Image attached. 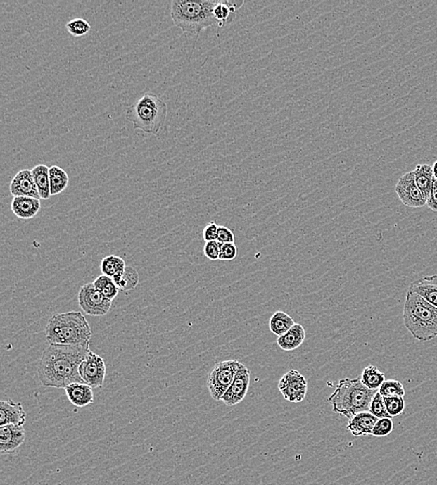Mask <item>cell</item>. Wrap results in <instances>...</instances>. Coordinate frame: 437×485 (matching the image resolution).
<instances>
[{
	"mask_svg": "<svg viewBox=\"0 0 437 485\" xmlns=\"http://www.w3.org/2000/svg\"><path fill=\"white\" fill-rule=\"evenodd\" d=\"M89 351L90 343L70 346L50 344L42 353L37 366L40 383L45 387L64 389L69 384L83 383L80 366Z\"/></svg>",
	"mask_w": 437,
	"mask_h": 485,
	"instance_id": "cell-1",
	"label": "cell"
},
{
	"mask_svg": "<svg viewBox=\"0 0 437 485\" xmlns=\"http://www.w3.org/2000/svg\"><path fill=\"white\" fill-rule=\"evenodd\" d=\"M378 390L367 389L361 377L339 380L335 391L329 398L333 412L352 419L358 413L369 412L370 403Z\"/></svg>",
	"mask_w": 437,
	"mask_h": 485,
	"instance_id": "cell-2",
	"label": "cell"
},
{
	"mask_svg": "<svg viewBox=\"0 0 437 485\" xmlns=\"http://www.w3.org/2000/svg\"><path fill=\"white\" fill-rule=\"evenodd\" d=\"M403 320L405 329L416 340L429 341L437 337V308L410 289L407 292Z\"/></svg>",
	"mask_w": 437,
	"mask_h": 485,
	"instance_id": "cell-3",
	"label": "cell"
},
{
	"mask_svg": "<svg viewBox=\"0 0 437 485\" xmlns=\"http://www.w3.org/2000/svg\"><path fill=\"white\" fill-rule=\"evenodd\" d=\"M50 344H84L90 343L91 329L82 312H67L53 315L45 328Z\"/></svg>",
	"mask_w": 437,
	"mask_h": 485,
	"instance_id": "cell-4",
	"label": "cell"
},
{
	"mask_svg": "<svg viewBox=\"0 0 437 485\" xmlns=\"http://www.w3.org/2000/svg\"><path fill=\"white\" fill-rule=\"evenodd\" d=\"M215 4L214 0H172V22L184 33L199 36L207 27H218L213 14Z\"/></svg>",
	"mask_w": 437,
	"mask_h": 485,
	"instance_id": "cell-5",
	"label": "cell"
},
{
	"mask_svg": "<svg viewBox=\"0 0 437 485\" xmlns=\"http://www.w3.org/2000/svg\"><path fill=\"white\" fill-rule=\"evenodd\" d=\"M167 118V105L160 97L152 93L144 94L126 111V119L134 129L158 136Z\"/></svg>",
	"mask_w": 437,
	"mask_h": 485,
	"instance_id": "cell-6",
	"label": "cell"
},
{
	"mask_svg": "<svg viewBox=\"0 0 437 485\" xmlns=\"http://www.w3.org/2000/svg\"><path fill=\"white\" fill-rule=\"evenodd\" d=\"M240 361L229 360L215 364L207 378V387L215 401H220L232 386L237 373Z\"/></svg>",
	"mask_w": 437,
	"mask_h": 485,
	"instance_id": "cell-7",
	"label": "cell"
},
{
	"mask_svg": "<svg viewBox=\"0 0 437 485\" xmlns=\"http://www.w3.org/2000/svg\"><path fill=\"white\" fill-rule=\"evenodd\" d=\"M79 304L82 311L91 317H103L110 311L112 301L105 297L93 283L85 284L80 289Z\"/></svg>",
	"mask_w": 437,
	"mask_h": 485,
	"instance_id": "cell-8",
	"label": "cell"
},
{
	"mask_svg": "<svg viewBox=\"0 0 437 485\" xmlns=\"http://www.w3.org/2000/svg\"><path fill=\"white\" fill-rule=\"evenodd\" d=\"M106 374L105 360L90 350L80 366V375L83 383L87 384L93 389H101L105 384Z\"/></svg>",
	"mask_w": 437,
	"mask_h": 485,
	"instance_id": "cell-9",
	"label": "cell"
},
{
	"mask_svg": "<svg viewBox=\"0 0 437 485\" xmlns=\"http://www.w3.org/2000/svg\"><path fill=\"white\" fill-rule=\"evenodd\" d=\"M395 192L402 203L408 208H419L427 205V198L417 185L414 171L407 172L400 177L395 186Z\"/></svg>",
	"mask_w": 437,
	"mask_h": 485,
	"instance_id": "cell-10",
	"label": "cell"
},
{
	"mask_svg": "<svg viewBox=\"0 0 437 485\" xmlns=\"http://www.w3.org/2000/svg\"><path fill=\"white\" fill-rule=\"evenodd\" d=\"M278 389L284 400L292 403H298L306 397L308 383L306 378L297 370H291L281 378Z\"/></svg>",
	"mask_w": 437,
	"mask_h": 485,
	"instance_id": "cell-11",
	"label": "cell"
},
{
	"mask_svg": "<svg viewBox=\"0 0 437 485\" xmlns=\"http://www.w3.org/2000/svg\"><path fill=\"white\" fill-rule=\"evenodd\" d=\"M250 386V371L244 364L241 363L236 373L232 386L227 390L221 401L227 406H234L244 400Z\"/></svg>",
	"mask_w": 437,
	"mask_h": 485,
	"instance_id": "cell-12",
	"label": "cell"
},
{
	"mask_svg": "<svg viewBox=\"0 0 437 485\" xmlns=\"http://www.w3.org/2000/svg\"><path fill=\"white\" fill-rule=\"evenodd\" d=\"M27 434L25 427L16 424L0 427V451L2 453L13 455L25 443Z\"/></svg>",
	"mask_w": 437,
	"mask_h": 485,
	"instance_id": "cell-13",
	"label": "cell"
},
{
	"mask_svg": "<svg viewBox=\"0 0 437 485\" xmlns=\"http://www.w3.org/2000/svg\"><path fill=\"white\" fill-rule=\"evenodd\" d=\"M11 194L13 197L28 196L40 199L39 191L34 183L32 170L23 169L15 175L10 185Z\"/></svg>",
	"mask_w": 437,
	"mask_h": 485,
	"instance_id": "cell-14",
	"label": "cell"
},
{
	"mask_svg": "<svg viewBox=\"0 0 437 485\" xmlns=\"http://www.w3.org/2000/svg\"><path fill=\"white\" fill-rule=\"evenodd\" d=\"M27 422V413L21 403H15L11 400L0 401V426L16 424L25 426Z\"/></svg>",
	"mask_w": 437,
	"mask_h": 485,
	"instance_id": "cell-15",
	"label": "cell"
},
{
	"mask_svg": "<svg viewBox=\"0 0 437 485\" xmlns=\"http://www.w3.org/2000/svg\"><path fill=\"white\" fill-rule=\"evenodd\" d=\"M11 211L17 218L30 220L36 217L42 208L40 199L28 196L13 197L11 201Z\"/></svg>",
	"mask_w": 437,
	"mask_h": 485,
	"instance_id": "cell-16",
	"label": "cell"
},
{
	"mask_svg": "<svg viewBox=\"0 0 437 485\" xmlns=\"http://www.w3.org/2000/svg\"><path fill=\"white\" fill-rule=\"evenodd\" d=\"M69 401L77 408L90 405L94 403V394L93 387L84 383L69 384L65 389Z\"/></svg>",
	"mask_w": 437,
	"mask_h": 485,
	"instance_id": "cell-17",
	"label": "cell"
},
{
	"mask_svg": "<svg viewBox=\"0 0 437 485\" xmlns=\"http://www.w3.org/2000/svg\"><path fill=\"white\" fill-rule=\"evenodd\" d=\"M243 4L244 1H237V0L215 1L213 14H214L215 21L217 22L218 27H223L234 22L236 13L243 7Z\"/></svg>",
	"mask_w": 437,
	"mask_h": 485,
	"instance_id": "cell-18",
	"label": "cell"
},
{
	"mask_svg": "<svg viewBox=\"0 0 437 485\" xmlns=\"http://www.w3.org/2000/svg\"><path fill=\"white\" fill-rule=\"evenodd\" d=\"M378 420L379 418L371 415L369 412L358 413L350 419L346 429L355 437L372 435L374 427Z\"/></svg>",
	"mask_w": 437,
	"mask_h": 485,
	"instance_id": "cell-19",
	"label": "cell"
},
{
	"mask_svg": "<svg viewBox=\"0 0 437 485\" xmlns=\"http://www.w3.org/2000/svg\"><path fill=\"white\" fill-rule=\"evenodd\" d=\"M410 289L437 308V275L414 281Z\"/></svg>",
	"mask_w": 437,
	"mask_h": 485,
	"instance_id": "cell-20",
	"label": "cell"
},
{
	"mask_svg": "<svg viewBox=\"0 0 437 485\" xmlns=\"http://www.w3.org/2000/svg\"><path fill=\"white\" fill-rule=\"evenodd\" d=\"M306 338V332L303 325L296 323L286 334L277 339L278 346L284 351H294L303 344Z\"/></svg>",
	"mask_w": 437,
	"mask_h": 485,
	"instance_id": "cell-21",
	"label": "cell"
},
{
	"mask_svg": "<svg viewBox=\"0 0 437 485\" xmlns=\"http://www.w3.org/2000/svg\"><path fill=\"white\" fill-rule=\"evenodd\" d=\"M50 168L45 165H37L32 169V175L39 191L40 199L48 200L51 196L50 187Z\"/></svg>",
	"mask_w": 437,
	"mask_h": 485,
	"instance_id": "cell-22",
	"label": "cell"
},
{
	"mask_svg": "<svg viewBox=\"0 0 437 485\" xmlns=\"http://www.w3.org/2000/svg\"><path fill=\"white\" fill-rule=\"evenodd\" d=\"M415 179L417 185L425 195V197L429 198L431 194V189H432V183L433 179V166L430 165H418L416 166Z\"/></svg>",
	"mask_w": 437,
	"mask_h": 485,
	"instance_id": "cell-23",
	"label": "cell"
},
{
	"mask_svg": "<svg viewBox=\"0 0 437 485\" xmlns=\"http://www.w3.org/2000/svg\"><path fill=\"white\" fill-rule=\"evenodd\" d=\"M295 324V320L289 314L283 311H277L270 318L269 326L270 332L280 337L286 334Z\"/></svg>",
	"mask_w": 437,
	"mask_h": 485,
	"instance_id": "cell-24",
	"label": "cell"
},
{
	"mask_svg": "<svg viewBox=\"0 0 437 485\" xmlns=\"http://www.w3.org/2000/svg\"><path fill=\"white\" fill-rule=\"evenodd\" d=\"M50 175L51 195H57L64 191L69 183V177L64 169L53 165L49 171Z\"/></svg>",
	"mask_w": 437,
	"mask_h": 485,
	"instance_id": "cell-25",
	"label": "cell"
},
{
	"mask_svg": "<svg viewBox=\"0 0 437 485\" xmlns=\"http://www.w3.org/2000/svg\"><path fill=\"white\" fill-rule=\"evenodd\" d=\"M112 279L120 291H131L137 288L139 283V275L134 267L127 266L123 274L118 275Z\"/></svg>",
	"mask_w": 437,
	"mask_h": 485,
	"instance_id": "cell-26",
	"label": "cell"
},
{
	"mask_svg": "<svg viewBox=\"0 0 437 485\" xmlns=\"http://www.w3.org/2000/svg\"><path fill=\"white\" fill-rule=\"evenodd\" d=\"M126 267L125 261L117 255H108L103 258L101 264H100V269H101L102 275H106L113 278L118 275L123 274Z\"/></svg>",
	"mask_w": 437,
	"mask_h": 485,
	"instance_id": "cell-27",
	"label": "cell"
},
{
	"mask_svg": "<svg viewBox=\"0 0 437 485\" xmlns=\"http://www.w3.org/2000/svg\"><path fill=\"white\" fill-rule=\"evenodd\" d=\"M362 383L371 390H379L385 381L384 373H382L376 367L369 365L364 369L361 375Z\"/></svg>",
	"mask_w": 437,
	"mask_h": 485,
	"instance_id": "cell-28",
	"label": "cell"
},
{
	"mask_svg": "<svg viewBox=\"0 0 437 485\" xmlns=\"http://www.w3.org/2000/svg\"><path fill=\"white\" fill-rule=\"evenodd\" d=\"M94 286L99 291H101L106 298L108 300L113 301L118 296L120 291L119 288L114 283L111 277H106L105 275H100L93 282Z\"/></svg>",
	"mask_w": 437,
	"mask_h": 485,
	"instance_id": "cell-29",
	"label": "cell"
},
{
	"mask_svg": "<svg viewBox=\"0 0 437 485\" xmlns=\"http://www.w3.org/2000/svg\"><path fill=\"white\" fill-rule=\"evenodd\" d=\"M379 393L382 397H404L405 394L403 384L396 380L385 381Z\"/></svg>",
	"mask_w": 437,
	"mask_h": 485,
	"instance_id": "cell-30",
	"label": "cell"
},
{
	"mask_svg": "<svg viewBox=\"0 0 437 485\" xmlns=\"http://www.w3.org/2000/svg\"><path fill=\"white\" fill-rule=\"evenodd\" d=\"M65 28L69 34L77 37L87 35L91 30L90 23L82 18L71 20L65 25Z\"/></svg>",
	"mask_w": 437,
	"mask_h": 485,
	"instance_id": "cell-31",
	"label": "cell"
},
{
	"mask_svg": "<svg viewBox=\"0 0 437 485\" xmlns=\"http://www.w3.org/2000/svg\"><path fill=\"white\" fill-rule=\"evenodd\" d=\"M369 412L379 419L393 418L392 416L388 413L386 406H385L384 397H382L379 392L374 396L373 400L371 401Z\"/></svg>",
	"mask_w": 437,
	"mask_h": 485,
	"instance_id": "cell-32",
	"label": "cell"
},
{
	"mask_svg": "<svg viewBox=\"0 0 437 485\" xmlns=\"http://www.w3.org/2000/svg\"><path fill=\"white\" fill-rule=\"evenodd\" d=\"M384 400L387 412L392 417L401 415L404 412V397H384Z\"/></svg>",
	"mask_w": 437,
	"mask_h": 485,
	"instance_id": "cell-33",
	"label": "cell"
},
{
	"mask_svg": "<svg viewBox=\"0 0 437 485\" xmlns=\"http://www.w3.org/2000/svg\"><path fill=\"white\" fill-rule=\"evenodd\" d=\"M393 430V422L392 418H381L374 427L372 436L382 438L390 435Z\"/></svg>",
	"mask_w": 437,
	"mask_h": 485,
	"instance_id": "cell-34",
	"label": "cell"
},
{
	"mask_svg": "<svg viewBox=\"0 0 437 485\" xmlns=\"http://www.w3.org/2000/svg\"><path fill=\"white\" fill-rule=\"evenodd\" d=\"M237 255L238 249L234 243L220 244V260H234Z\"/></svg>",
	"mask_w": 437,
	"mask_h": 485,
	"instance_id": "cell-35",
	"label": "cell"
},
{
	"mask_svg": "<svg viewBox=\"0 0 437 485\" xmlns=\"http://www.w3.org/2000/svg\"><path fill=\"white\" fill-rule=\"evenodd\" d=\"M203 254L210 260L215 261L220 260V244L217 240L206 242L203 248Z\"/></svg>",
	"mask_w": 437,
	"mask_h": 485,
	"instance_id": "cell-36",
	"label": "cell"
},
{
	"mask_svg": "<svg viewBox=\"0 0 437 485\" xmlns=\"http://www.w3.org/2000/svg\"><path fill=\"white\" fill-rule=\"evenodd\" d=\"M234 232L228 227H218L217 241L220 244L234 243Z\"/></svg>",
	"mask_w": 437,
	"mask_h": 485,
	"instance_id": "cell-37",
	"label": "cell"
},
{
	"mask_svg": "<svg viewBox=\"0 0 437 485\" xmlns=\"http://www.w3.org/2000/svg\"><path fill=\"white\" fill-rule=\"evenodd\" d=\"M218 227L220 226L215 222L207 224L203 232V239L205 242H211V241L217 240Z\"/></svg>",
	"mask_w": 437,
	"mask_h": 485,
	"instance_id": "cell-38",
	"label": "cell"
},
{
	"mask_svg": "<svg viewBox=\"0 0 437 485\" xmlns=\"http://www.w3.org/2000/svg\"><path fill=\"white\" fill-rule=\"evenodd\" d=\"M427 206L433 211L437 212V180L435 177L433 179L430 196L427 200Z\"/></svg>",
	"mask_w": 437,
	"mask_h": 485,
	"instance_id": "cell-39",
	"label": "cell"
},
{
	"mask_svg": "<svg viewBox=\"0 0 437 485\" xmlns=\"http://www.w3.org/2000/svg\"><path fill=\"white\" fill-rule=\"evenodd\" d=\"M433 177L437 180V160L433 165Z\"/></svg>",
	"mask_w": 437,
	"mask_h": 485,
	"instance_id": "cell-40",
	"label": "cell"
}]
</instances>
